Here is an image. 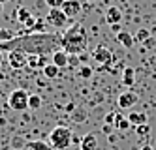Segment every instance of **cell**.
I'll use <instances>...</instances> for the list:
<instances>
[{"label":"cell","mask_w":156,"mask_h":150,"mask_svg":"<svg viewBox=\"0 0 156 150\" xmlns=\"http://www.w3.org/2000/svg\"><path fill=\"white\" fill-rule=\"evenodd\" d=\"M51 62H53L55 66H58L60 70H62V68H68V66H70V54L66 53L64 49H58V51H55V53H53Z\"/></svg>","instance_id":"30bf717a"},{"label":"cell","mask_w":156,"mask_h":150,"mask_svg":"<svg viewBox=\"0 0 156 150\" xmlns=\"http://www.w3.org/2000/svg\"><path fill=\"white\" fill-rule=\"evenodd\" d=\"M32 13H30V11H28V8H23V6H21L17 11H15V19L21 23V25H25V23L28 21V17H30Z\"/></svg>","instance_id":"ffe728a7"},{"label":"cell","mask_w":156,"mask_h":150,"mask_svg":"<svg viewBox=\"0 0 156 150\" xmlns=\"http://www.w3.org/2000/svg\"><path fill=\"white\" fill-rule=\"evenodd\" d=\"M117 41L122 45V47L132 49V47H133V41H136V38H133L128 30H120V32L117 34Z\"/></svg>","instance_id":"2e32d148"},{"label":"cell","mask_w":156,"mask_h":150,"mask_svg":"<svg viewBox=\"0 0 156 150\" xmlns=\"http://www.w3.org/2000/svg\"><path fill=\"white\" fill-rule=\"evenodd\" d=\"M111 28H113L115 34H119V32H120V23H119V25H111Z\"/></svg>","instance_id":"1f68e13d"},{"label":"cell","mask_w":156,"mask_h":150,"mask_svg":"<svg viewBox=\"0 0 156 150\" xmlns=\"http://www.w3.org/2000/svg\"><path fill=\"white\" fill-rule=\"evenodd\" d=\"M28 98H30V94L27 90L15 88V90L9 92V96H8V105L13 111H27L28 109Z\"/></svg>","instance_id":"277c9868"},{"label":"cell","mask_w":156,"mask_h":150,"mask_svg":"<svg viewBox=\"0 0 156 150\" xmlns=\"http://www.w3.org/2000/svg\"><path fill=\"white\" fill-rule=\"evenodd\" d=\"M47 54H28V68L32 70H43L49 62H47Z\"/></svg>","instance_id":"8fae6325"},{"label":"cell","mask_w":156,"mask_h":150,"mask_svg":"<svg viewBox=\"0 0 156 150\" xmlns=\"http://www.w3.org/2000/svg\"><path fill=\"white\" fill-rule=\"evenodd\" d=\"M122 85L132 88L136 85V70H133L132 66H126L124 70H122Z\"/></svg>","instance_id":"5bb4252c"},{"label":"cell","mask_w":156,"mask_h":150,"mask_svg":"<svg viewBox=\"0 0 156 150\" xmlns=\"http://www.w3.org/2000/svg\"><path fill=\"white\" fill-rule=\"evenodd\" d=\"M88 2H94V0H88Z\"/></svg>","instance_id":"f35d334b"},{"label":"cell","mask_w":156,"mask_h":150,"mask_svg":"<svg viewBox=\"0 0 156 150\" xmlns=\"http://www.w3.org/2000/svg\"><path fill=\"white\" fill-rule=\"evenodd\" d=\"M136 133L139 137H145V135H149L151 133V126L149 124H141V126H136Z\"/></svg>","instance_id":"d4e9b609"},{"label":"cell","mask_w":156,"mask_h":150,"mask_svg":"<svg viewBox=\"0 0 156 150\" xmlns=\"http://www.w3.org/2000/svg\"><path fill=\"white\" fill-rule=\"evenodd\" d=\"M57 45H60V38L57 34L40 32V34H27V36H15L13 40L0 43V51H23L27 54H49L58 51Z\"/></svg>","instance_id":"6da1fadb"},{"label":"cell","mask_w":156,"mask_h":150,"mask_svg":"<svg viewBox=\"0 0 156 150\" xmlns=\"http://www.w3.org/2000/svg\"><path fill=\"white\" fill-rule=\"evenodd\" d=\"M27 148L28 150H53V146L45 141H28Z\"/></svg>","instance_id":"d6986e66"},{"label":"cell","mask_w":156,"mask_h":150,"mask_svg":"<svg viewBox=\"0 0 156 150\" xmlns=\"http://www.w3.org/2000/svg\"><path fill=\"white\" fill-rule=\"evenodd\" d=\"M137 103V94L132 90H124L122 94H119V99H117V105L120 109H132L133 105Z\"/></svg>","instance_id":"ba28073f"},{"label":"cell","mask_w":156,"mask_h":150,"mask_svg":"<svg viewBox=\"0 0 156 150\" xmlns=\"http://www.w3.org/2000/svg\"><path fill=\"white\" fill-rule=\"evenodd\" d=\"M60 47L68 54H83L88 47V32L83 25L73 23V25L60 36Z\"/></svg>","instance_id":"7a4b0ae2"},{"label":"cell","mask_w":156,"mask_h":150,"mask_svg":"<svg viewBox=\"0 0 156 150\" xmlns=\"http://www.w3.org/2000/svg\"><path fill=\"white\" fill-rule=\"evenodd\" d=\"M141 150H154L151 145H145V146H141Z\"/></svg>","instance_id":"836d02e7"},{"label":"cell","mask_w":156,"mask_h":150,"mask_svg":"<svg viewBox=\"0 0 156 150\" xmlns=\"http://www.w3.org/2000/svg\"><path fill=\"white\" fill-rule=\"evenodd\" d=\"M113 128H115V126H111V124H104V126H102V130H104L105 135H111V133H113Z\"/></svg>","instance_id":"f1b7e54d"},{"label":"cell","mask_w":156,"mask_h":150,"mask_svg":"<svg viewBox=\"0 0 156 150\" xmlns=\"http://www.w3.org/2000/svg\"><path fill=\"white\" fill-rule=\"evenodd\" d=\"M2 62H4V53L0 51V66H2Z\"/></svg>","instance_id":"e575fe53"},{"label":"cell","mask_w":156,"mask_h":150,"mask_svg":"<svg viewBox=\"0 0 156 150\" xmlns=\"http://www.w3.org/2000/svg\"><path fill=\"white\" fill-rule=\"evenodd\" d=\"M154 43H156V41H154V38L151 36V38H149L147 41H145L143 45H145V47H147V49H152V47H154Z\"/></svg>","instance_id":"f546056e"},{"label":"cell","mask_w":156,"mask_h":150,"mask_svg":"<svg viewBox=\"0 0 156 150\" xmlns=\"http://www.w3.org/2000/svg\"><path fill=\"white\" fill-rule=\"evenodd\" d=\"M41 105H43L41 96L40 94H30V98H28V107L30 109H40Z\"/></svg>","instance_id":"44dd1931"},{"label":"cell","mask_w":156,"mask_h":150,"mask_svg":"<svg viewBox=\"0 0 156 150\" xmlns=\"http://www.w3.org/2000/svg\"><path fill=\"white\" fill-rule=\"evenodd\" d=\"M62 11H64V13L68 15L70 19L75 17V15H79V13H81V0H64Z\"/></svg>","instance_id":"9c48e42d"},{"label":"cell","mask_w":156,"mask_h":150,"mask_svg":"<svg viewBox=\"0 0 156 150\" xmlns=\"http://www.w3.org/2000/svg\"><path fill=\"white\" fill-rule=\"evenodd\" d=\"M2 9H4V4H0V13H2Z\"/></svg>","instance_id":"74e56055"},{"label":"cell","mask_w":156,"mask_h":150,"mask_svg":"<svg viewBox=\"0 0 156 150\" xmlns=\"http://www.w3.org/2000/svg\"><path fill=\"white\" fill-rule=\"evenodd\" d=\"M2 81H4V73H0V83H2Z\"/></svg>","instance_id":"8d00e7d4"},{"label":"cell","mask_w":156,"mask_h":150,"mask_svg":"<svg viewBox=\"0 0 156 150\" xmlns=\"http://www.w3.org/2000/svg\"><path fill=\"white\" fill-rule=\"evenodd\" d=\"M45 4H47L49 8H62L64 0H45Z\"/></svg>","instance_id":"83f0119b"},{"label":"cell","mask_w":156,"mask_h":150,"mask_svg":"<svg viewBox=\"0 0 156 150\" xmlns=\"http://www.w3.org/2000/svg\"><path fill=\"white\" fill-rule=\"evenodd\" d=\"M128 120L130 124L136 128V126H141V124H149V114L147 113H137V111H132L128 114Z\"/></svg>","instance_id":"9a60e30c"},{"label":"cell","mask_w":156,"mask_h":150,"mask_svg":"<svg viewBox=\"0 0 156 150\" xmlns=\"http://www.w3.org/2000/svg\"><path fill=\"white\" fill-rule=\"evenodd\" d=\"M68 21H70V17L62 11V8H49V13L45 17L47 25H51L53 28H64L68 25Z\"/></svg>","instance_id":"5b68a950"},{"label":"cell","mask_w":156,"mask_h":150,"mask_svg":"<svg viewBox=\"0 0 156 150\" xmlns=\"http://www.w3.org/2000/svg\"><path fill=\"white\" fill-rule=\"evenodd\" d=\"M75 109V105H73V103H68V105H66V111H68V113H72Z\"/></svg>","instance_id":"d6a6232c"},{"label":"cell","mask_w":156,"mask_h":150,"mask_svg":"<svg viewBox=\"0 0 156 150\" xmlns=\"http://www.w3.org/2000/svg\"><path fill=\"white\" fill-rule=\"evenodd\" d=\"M70 66H79V58H77V54H70Z\"/></svg>","instance_id":"4dcf8cb0"},{"label":"cell","mask_w":156,"mask_h":150,"mask_svg":"<svg viewBox=\"0 0 156 150\" xmlns=\"http://www.w3.org/2000/svg\"><path fill=\"white\" fill-rule=\"evenodd\" d=\"M72 143H73V133L66 126H57L49 133V145L53 146V150H66Z\"/></svg>","instance_id":"3957f363"},{"label":"cell","mask_w":156,"mask_h":150,"mask_svg":"<svg viewBox=\"0 0 156 150\" xmlns=\"http://www.w3.org/2000/svg\"><path fill=\"white\" fill-rule=\"evenodd\" d=\"M120 19H122V11L117 6H109L105 9V21H107V25H119Z\"/></svg>","instance_id":"4fadbf2b"},{"label":"cell","mask_w":156,"mask_h":150,"mask_svg":"<svg viewBox=\"0 0 156 150\" xmlns=\"http://www.w3.org/2000/svg\"><path fill=\"white\" fill-rule=\"evenodd\" d=\"M8 64L12 70H23L28 66V54L23 51H9L8 53Z\"/></svg>","instance_id":"52a82bcc"},{"label":"cell","mask_w":156,"mask_h":150,"mask_svg":"<svg viewBox=\"0 0 156 150\" xmlns=\"http://www.w3.org/2000/svg\"><path fill=\"white\" fill-rule=\"evenodd\" d=\"M115 118H117V113L115 111H111L105 114V118H104V124H111V126H115Z\"/></svg>","instance_id":"4316f807"},{"label":"cell","mask_w":156,"mask_h":150,"mask_svg":"<svg viewBox=\"0 0 156 150\" xmlns=\"http://www.w3.org/2000/svg\"><path fill=\"white\" fill-rule=\"evenodd\" d=\"M6 2H12V0H0V4H6Z\"/></svg>","instance_id":"d590c367"},{"label":"cell","mask_w":156,"mask_h":150,"mask_svg":"<svg viewBox=\"0 0 156 150\" xmlns=\"http://www.w3.org/2000/svg\"><path fill=\"white\" fill-rule=\"evenodd\" d=\"M43 75H45L47 79H57V77L60 75V68L55 66L53 62H49L45 68H43Z\"/></svg>","instance_id":"e0dca14e"},{"label":"cell","mask_w":156,"mask_h":150,"mask_svg":"<svg viewBox=\"0 0 156 150\" xmlns=\"http://www.w3.org/2000/svg\"><path fill=\"white\" fill-rule=\"evenodd\" d=\"M92 60L98 66L107 68L111 62H113V53H111V49H107L105 45H96L94 51H92Z\"/></svg>","instance_id":"8992f818"},{"label":"cell","mask_w":156,"mask_h":150,"mask_svg":"<svg viewBox=\"0 0 156 150\" xmlns=\"http://www.w3.org/2000/svg\"><path fill=\"white\" fill-rule=\"evenodd\" d=\"M92 68L90 66H79V75L83 77V79H90L92 77Z\"/></svg>","instance_id":"cb8c5ba5"},{"label":"cell","mask_w":156,"mask_h":150,"mask_svg":"<svg viewBox=\"0 0 156 150\" xmlns=\"http://www.w3.org/2000/svg\"><path fill=\"white\" fill-rule=\"evenodd\" d=\"M43 28H45V23H43V19H38L30 34H40V32H43Z\"/></svg>","instance_id":"484cf974"},{"label":"cell","mask_w":156,"mask_h":150,"mask_svg":"<svg viewBox=\"0 0 156 150\" xmlns=\"http://www.w3.org/2000/svg\"><path fill=\"white\" fill-rule=\"evenodd\" d=\"M13 38H15L13 30H9V28H0V43L9 41V40H13Z\"/></svg>","instance_id":"603a6c76"},{"label":"cell","mask_w":156,"mask_h":150,"mask_svg":"<svg viewBox=\"0 0 156 150\" xmlns=\"http://www.w3.org/2000/svg\"><path fill=\"white\" fill-rule=\"evenodd\" d=\"M79 146H81V150H98V139H96V135L94 133L83 135L81 139H79Z\"/></svg>","instance_id":"7c38bea8"},{"label":"cell","mask_w":156,"mask_h":150,"mask_svg":"<svg viewBox=\"0 0 156 150\" xmlns=\"http://www.w3.org/2000/svg\"><path fill=\"white\" fill-rule=\"evenodd\" d=\"M133 38H136V41H139V43H145V41L151 38V32H149L147 28H139V30H137V34H136Z\"/></svg>","instance_id":"7402d4cb"},{"label":"cell","mask_w":156,"mask_h":150,"mask_svg":"<svg viewBox=\"0 0 156 150\" xmlns=\"http://www.w3.org/2000/svg\"><path fill=\"white\" fill-rule=\"evenodd\" d=\"M115 128L120 130V131H126L128 128H132V124L128 120V117H122V114L117 113V118H115Z\"/></svg>","instance_id":"ac0fdd59"}]
</instances>
